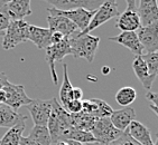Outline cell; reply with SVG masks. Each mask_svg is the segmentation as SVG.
Masks as SVG:
<instances>
[{"instance_id": "obj_1", "label": "cell", "mask_w": 158, "mask_h": 145, "mask_svg": "<svg viewBox=\"0 0 158 145\" xmlns=\"http://www.w3.org/2000/svg\"><path fill=\"white\" fill-rule=\"evenodd\" d=\"M47 128L52 139V143H56L58 141H67L71 131L74 128L72 126L71 114L62 107L58 100L54 97L52 112L47 122Z\"/></svg>"}, {"instance_id": "obj_2", "label": "cell", "mask_w": 158, "mask_h": 145, "mask_svg": "<svg viewBox=\"0 0 158 145\" xmlns=\"http://www.w3.org/2000/svg\"><path fill=\"white\" fill-rule=\"evenodd\" d=\"M69 44L71 47V55L75 58H84L89 63H92L100 44V37L77 33L69 38Z\"/></svg>"}, {"instance_id": "obj_3", "label": "cell", "mask_w": 158, "mask_h": 145, "mask_svg": "<svg viewBox=\"0 0 158 145\" xmlns=\"http://www.w3.org/2000/svg\"><path fill=\"white\" fill-rule=\"evenodd\" d=\"M28 27L29 24L25 20H11L3 33L2 48L10 50L16 46L28 40Z\"/></svg>"}, {"instance_id": "obj_4", "label": "cell", "mask_w": 158, "mask_h": 145, "mask_svg": "<svg viewBox=\"0 0 158 145\" xmlns=\"http://www.w3.org/2000/svg\"><path fill=\"white\" fill-rule=\"evenodd\" d=\"M91 133L95 139V142L103 145H111L123 134V132L117 130L110 122V118H98Z\"/></svg>"}, {"instance_id": "obj_5", "label": "cell", "mask_w": 158, "mask_h": 145, "mask_svg": "<svg viewBox=\"0 0 158 145\" xmlns=\"http://www.w3.org/2000/svg\"><path fill=\"white\" fill-rule=\"evenodd\" d=\"M119 16V5L114 0H108L102 2L99 8L95 11L94 16L92 17L90 24H89L88 28L85 29L83 33H90L98 27H100L101 25L106 24V21L111 20L114 17Z\"/></svg>"}, {"instance_id": "obj_6", "label": "cell", "mask_w": 158, "mask_h": 145, "mask_svg": "<svg viewBox=\"0 0 158 145\" xmlns=\"http://www.w3.org/2000/svg\"><path fill=\"white\" fill-rule=\"evenodd\" d=\"M46 52V61L51 69V75H52L53 83L55 85H57L58 83V77L55 70V63L57 61H62L63 58L67 55H71V47L69 44V38H65L63 41L56 45H51L49 47L45 49Z\"/></svg>"}, {"instance_id": "obj_7", "label": "cell", "mask_w": 158, "mask_h": 145, "mask_svg": "<svg viewBox=\"0 0 158 145\" xmlns=\"http://www.w3.org/2000/svg\"><path fill=\"white\" fill-rule=\"evenodd\" d=\"M2 89L6 93L5 105H7L16 112H17V109L23 107V106H27L33 100L26 94L25 87L23 85L11 84L9 82L5 87H2Z\"/></svg>"}, {"instance_id": "obj_8", "label": "cell", "mask_w": 158, "mask_h": 145, "mask_svg": "<svg viewBox=\"0 0 158 145\" xmlns=\"http://www.w3.org/2000/svg\"><path fill=\"white\" fill-rule=\"evenodd\" d=\"M116 27L119 28L122 33L136 31L141 27L139 16L137 14V1L127 0V9L117 19Z\"/></svg>"}, {"instance_id": "obj_9", "label": "cell", "mask_w": 158, "mask_h": 145, "mask_svg": "<svg viewBox=\"0 0 158 145\" xmlns=\"http://www.w3.org/2000/svg\"><path fill=\"white\" fill-rule=\"evenodd\" d=\"M53 98L47 100H33L28 104V112L31 113L34 124L37 126H47L49 115L52 112Z\"/></svg>"}, {"instance_id": "obj_10", "label": "cell", "mask_w": 158, "mask_h": 145, "mask_svg": "<svg viewBox=\"0 0 158 145\" xmlns=\"http://www.w3.org/2000/svg\"><path fill=\"white\" fill-rule=\"evenodd\" d=\"M47 11L53 12V14H57V15H62L64 17H66L69 20H71L74 25L76 26L77 30L80 33H83V31L88 28L90 21H91L92 17L94 16L95 11L97 10H93V11H90V10L86 9H74V10H67V11H62V10H57L53 8V7H49L47 8Z\"/></svg>"}, {"instance_id": "obj_11", "label": "cell", "mask_w": 158, "mask_h": 145, "mask_svg": "<svg viewBox=\"0 0 158 145\" xmlns=\"http://www.w3.org/2000/svg\"><path fill=\"white\" fill-rule=\"evenodd\" d=\"M137 36L143 52L156 53L158 50V20L148 26L140 27L137 30Z\"/></svg>"}, {"instance_id": "obj_12", "label": "cell", "mask_w": 158, "mask_h": 145, "mask_svg": "<svg viewBox=\"0 0 158 145\" xmlns=\"http://www.w3.org/2000/svg\"><path fill=\"white\" fill-rule=\"evenodd\" d=\"M47 24H48V29L51 30V33H60L66 38L73 36L77 30L75 25L71 20H69L66 17L57 15V14H53V12H49V16L47 17Z\"/></svg>"}, {"instance_id": "obj_13", "label": "cell", "mask_w": 158, "mask_h": 145, "mask_svg": "<svg viewBox=\"0 0 158 145\" xmlns=\"http://www.w3.org/2000/svg\"><path fill=\"white\" fill-rule=\"evenodd\" d=\"M47 2L51 3L53 8L62 11L81 9V8L93 11L102 5L101 1H95V0H47Z\"/></svg>"}, {"instance_id": "obj_14", "label": "cell", "mask_w": 158, "mask_h": 145, "mask_svg": "<svg viewBox=\"0 0 158 145\" xmlns=\"http://www.w3.org/2000/svg\"><path fill=\"white\" fill-rule=\"evenodd\" d=\"M109 40L110 41H114L119 45L128 48L136 57L143 55V48L140 44L136 31H123V33H119L117 36L110 37Z\"/></svg>"}, {"instance_id": "obj_15", "label": "cell", "mask_w": 158, "mask_h": 145, "mask_svg": "<svg viewBox=\"0 0 158 145\" xmlns=\"http://www.w3.org/2000/svg\"><path fill=\"white\" fill-rule=\"evenodd\" d=\"M137 14L141 27L152 24L158 20V2L156 0H140L138 2Z\"/></svg>"}, {"instance_id": "obj_16", "label": "cell", "mask_w": 158, "mask_h": 145, "mask_svg": "<svg viewBox=\"0 0 158 145\" xmlns=\"http://www.w3.org/2000/svg\"><path fill=\"white\" fill-rule=\"evenodd\" d=\"M5 8L10 20H24L25 17L31 15L29 0H12L5 1Z\"/></svg>"}, {"instance_id": "obj_17", "label": "cell", "mask_w": 158, "mask_h": 145, "mask_svg": "<svg viewBox=\"0 0 158 145\" xmlns=\"http://www.w3.org/2000/svg\"><path fill=\"white\" fill-rule=\"evenodd\" d=\"M136 112L132 107H125L119 111H113L112 115L110 116V122L120 132H126L131 122L135 121Z\"/></svg>"}, {"instance_id": "obj_18", "label": "cell", "mask_w": 158, "mask_h": 145, "mask_svg": "<svg viewBox=\"0 0 158 145\" xmlns=\"http://www.w3.org/2000/svg\"><path fill=\"white\" fill-rule=\"evenodd\" d=\"M52 33L48 28H43L38 26L29 25L28 27V40H31L40 49H46L52 45L51 44Z\"/></svg>"}, {"instance_id": "obj_19", "label": "cell", "mask_w": 158, "mask_h": 145, "mask_svg": "<svg viewBox=\"0 0 158 145\" xmlns=\"http://www.w3.org/2000/svg\"><path fill=\"white\" fill-rule=\"evenodd\" d=\"M126 132L129 134L131 139H135L140 145H154L149 130L146 127V125H143L139 121L135 120L131 122V124L126 130Z\"/></svg>"}, {"instance_id": "obj_20", "label": "cell", "mask_w": 158, "mask_h": 145, "mask_svg": "<svg viewBox=\"0 0 158 145\" xmlns=\"http://www.w3.org/2000/svg\"><path fill=\"white\" fill-rule=\"evenodd\" d=\"M132 69H134L136 77L139 79V82L149 92V89H152V86L154 84V80H155L156 77L149 74V70L147 68L146 63L143 61L141 56L135 57L134 61H132Z\"/></svg>"}, {"instance_id": "obj_21", "label": "cell", "mask_w": 158, "mask_h": 145, "mask_svg": "<svg viewBox=\"0 0 158 145\" xmlns=\"http://www.w3.org/2000/svg\"><path fill=\"white\" fill-rule=\"evenodd\" d=\"M26 121H27V117L23 115L20 120L17 122V124L10 127L2 139H0V145H19L26 127Z\"/></svg>"}, {"instance_id": "obj_22", "label": "cell", "mask_w": 158, "mask_h": 145, "mask_svg": "<svg viewBox=\"0 0 158 145\" xmlns=\"http://www.w3.org/2000/svg\"><path fill=\"white\" fill-rule=\"evenodd\" d=\"M98 118L94 117V116L85 114V113L82 112L77 113V114H71L72 126L76 130L85 131V132H91Z\"/></svg>"}, {"instance_id": "obj_23", "label": "cell", "mask_w": 158, "mask_h": 145, "mask_svg": "<svg viewBox=\"0 0 158 145\" xmlns=\"http://www.w3.org/2000/svg\"><path fill=\"white\" fill-rule=\"evenodd\" d=\"M23 116L5 104L0 105V127H12Z\"/></svg>"}, {"instance_id": "obj_24", "label": "cell", "mask_w": 158, "mask_h": 145, "mask_svg": "<svg viewBox=\"0 0 158 145\" xmlns=\"http://www.w3.org/2000/svg\"><path fill=\"white\" fill-rule=\"evenodd\" d=\"M72 91H73V86L71 84L70 77L67 74V65L63 64V83L60 89V100L63 108H65V106L72 100Z\"/></svg>"}, {"instance_id": "obj_25", "label": "cell", "mask_w": 158, "mask_h": 145, "mask_svg": "<svg viewBox=\"0 0 158 145\" xmlns=\"http://www.w3.org/2000/svg\"><path fill=\"white\" fill-rule=\"evenodd\" d=\"M28 139H33L40 145H51L52 144V139L49 135L48 128L47 126H37L34 125L33 130L31 131Z\"/></svg>"}, {"instance_id": "obj_26", "label": "cell", "mask_w": 158, "mask_h": 145, "mask_svg": "<svg viewBox=\"0 0 158 145\" xmlns=\"http://www.w3.org/2000/svg\"><path fill=\"white\" fill-rule=\"evenodd\" d=\"M137 100V92L132 87H122L116 94V100L119 105L123 107H129L135 100Z\"/></svg>"}, {"instance_id": "obj_27", "label": "cell", "mask_w": 158, "mask_h": 145, "mask_svg": "<svg viewBox=\"0 0 158 145\" xmlns=\"http://www.w3.org/2000/svg\"><path fill=\"white\" fill-rule=\"evenodd\" d=\"M67 141H74V142L81 143L83 145H88L91 144V143H94L95 139L93 137L91 132H85V131L73 128V130L71 131Z\"/></svg>"}, {"instance_id": "obj_28", "label": "cell", "mask_w": 158, "mask_h": 145, "mask_svg": "<svg viewBox=\"0 0 158 145\" xmlns=\"http://www.w3.org/2000/svg\"><path fill=\"white\" fill-rule=\"evenodd\" d=\"M143 61L146 63L147 68L149 70V74L157 77L158 76V54L156 53H147L143 56Z\"/></svg>"}, {"instance_id": "obj_29", "label": "cell", "mask_w": 158, "mask_h": 145, "mask_svg": "<svg viewBox=\"0 0 158 145\" xmlns=\"http://www.w3.org/2000/svg\"><path fill=\"white\" fill-rule=\"evenodd\" d=\"M95 103H97V112L94 114V117L97 118H109L113 113L112 107L109 104L100 100V98H95Z\"/></svg>"}, {"instance_id": "obj_30", "label": "cell", "mask_w": 158, "mask_h": 145, "mask_svg": "<svg viewBox=\"0 0 158 145\" xmlns=\"http://www.w3.org/2000/svg\"><path fill=\"white\" fill-rule=\"evenodd\" d=\"M10 18L5 8V1L0 2V33H2L7 29V27L10 24Z\"/></svg>"}, {"instance_id": "obj_31", "label": "cell", "mask_w": 158, "mask_h": 145, "mask_svg": "<svg viewBox=\"0 0 158 145\" xmlns=\"http://www.w3.org/2000/svg\"><path fill=\"white\" fill-rule=\"evenodd\" d=\"M65 111L70 114H77V113L82 112V100H72L70 103L65 106Z\"/></svg>"}, {"instance_id": "obj_32", "label": "cell", "mask_w": 158, "mask_h": 145, "mask_svg": "<svg viewBox=\"0 0 158 145\" xmlns=\"http://www.w3.org/2000/svg\"><path fill=\"white\" fill-rule=\"evenodd\" d=\"M111 145H140V144L136 142L135 139H131L127 132H123V134L117 141H114Z\"/></svg>"}, {"instance_id": "obj_33", "label": "cell", "mask_w": 158, "mask_h": 145, "mask_svg": "<svg viewBox=\"0 0 158 145\" xmlns=\"http://www.w3.org/2000/svg\"><path fill=\"white\" fill-rule=\"evenodd\" d=\"M146 98L150 102L152 106H155L158 108V93H154V92H147Z\"/></svg>"}, {"instance_id": "obj_34", "label": "cell", "mask_w": 158, "mask_h": 145, "mask_svg": "<svg viewBox=\"0 0 158 145\" xmlns=\"http://www.w3.org/2000/svg\"><path fill=\"white\" fill-rule=\"evenodd\" d=\"M65 38H66V37L63 36V35L60 33H52V36H51V44H52V45L60 44V42L63 41Z\"/></svg>"}, {"instance_id": "obj_35", "label": "cell", "mask_w": 158, "mask_h": 145, "mask_svg": "<svg viewBox=\"0 0 158 145\" xmlns=\"http://www.w3.org/2000/svg\"><path fill=\"white\" fill-rule=\"evenodd\" d=\"M83 98V91L80 87H73L72 91V100H82Z\"/></svg>"}, {"instance_id": "obj_36", "label": "cell", "mask_w": 158, "mask_h": 145, "mask_svg": "<svg viewBox=\"0 0 158 145\" xmlns=\"http://www.w3.org/2000/svg\"><path fill=\"white\" fill-rule=\"evenodd\" d=\"M8 83H9L8 76H7L3 72H0V89H1L2 87H5Z\"/></svg>"}, {"instance_id": "obj_37", "label": "cell", "mask_w": 158, "mask_h": 145, "mask_svg": "<svg viewBox=\"0 0 158 145\" xmlns=\"http://www.w3.org/2000/svg\"><path fill=\"white\" fill-rule=\"evenodd\" d=\"M19 145H40L38 143H36L35 141H33V139H28L27 136H23L20 139V143H19Z\"/></svg>"}, {"instance_id": "obj_38", "label": "cell", "mask_w": 158, "mask_h": 145, "mask_svg": "<svg viewBox=\"0 0 158 145\" xmlns=\"http://www.w3.org/2000/svg\"><path fill=\"white\" fill-rule=\"evenodd\" d=\"M5 100H6V93L2 88L0 89V105L1 104H5Z\"/></svg>"}, {"instance_id": "obj_39", "label": "cell", "mask_w": 158, "mask_h": 145, "mask_svg": "<svg viewBox=\"0 0 158 145\" xmlns=\"http://www.w3.org/2000/svg\"><path fill=\"white\" fill-rule=\"evenodd\" d=\"M149 107H150V109H152V112L155 113V114L158 116V108H157V107H155V106H152V104H149Z\"/></svg>"}, {"instance_id": "obj_40", "label": "cell", "mask_w": 158, "mask_h": 145, "mask_svg": "<svg viewBox=\"0 0 158 145\" xmlns=\"http://www.w3.org/2000/svg\"><path fill=\"white\" fill-rule=\"evenodd\" d=\"M55 145H69V143H67V141H58L55 143Z\"/></svg>"}, {"instance_id": "obj_41", "label": "cell", "mask_w": 158, "mask_h": 145, "mask_svg": "<svg viewBox=\"0 0 158 145\" xmlns=\"http://www.w3.org/2000/svg\"><path fill=\"white\" fill-rule=\"evenodd\" d=\"M67 143H69V145H83V144H81V143L74 142V141H67Z\"/></svg>"}, {"instance_id": "obj_42", "label": "cell", "mask_w": 158, "mask_h": 145, "mask_svg": "<svg viewBox=\"0 0 158 145\" xmlns=\"http://www.w3.org/2000/svg\"><path fill=\"white\" fill-rule=\"evenodd\" d=\"M109 72H110V68L109 67H103V74L104 75H106V74H109Z\"/></svg>"}, {"instance_id": "obj_43", "label": "cell", "mask_w": 158, "mask_h": 145, "mask_svg": "<svg viewBox=\"0 0 158 145\" xmlns=\"http://www.w3.org/2000/svg\"><path fill=\"white\" fill-rule=\"evenodd\" d=\"M88 145H103V144H100V143L94 142V143H91V144H88Z\"/></svg>"}, {"instance_id": "obj_44", "label": "cell", "mask_w": 158, "mask_h": 145, "mask_svg": "<svg viewBox=\"0 0 158 145\" xmlns=\"http://www.w3.org/2000/svg\"><path fill=\"white\" fill-rule=\"evenodd\" d=\"M154 145H158V139H157V141H156V143H154Z\"/></svg>"}, {"instance_id": "obj_45", "label": "cell", "mask_w": 158, "mask_h": 145, "mask_svg": "<svg viewBox=\"0 0 158 145\" xmlns=\"http://www.w3.org/2000/svg\"><path fill=\"white\" fill-rule=\"evenodd\" d=\"M157 139H158V134H157Z\"/></svg>"}, {"instance_id": "obj_46", "label": "cell", "mask_w": 158, "mask_h": 145, "mask_svg": "<svg viewBox=\"0 0 158 145\" xmlns=\"http://www.w3.org/2000/svg\"><path fill=\"white\" fill-rule=\"evenodd\" d=\"M157 54H158V50H157Z\"/></svg>"}]
</instances>
